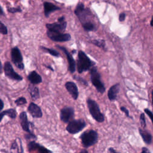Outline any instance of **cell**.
Wrapping results in <instances>:
<instances>
[{
    "mask_svg": "<svg viewBox=\"0 0 153 153\" xmlns=\"http://www.w3.org/2000/svg\"><path fill=\"white\" fill-rule=\"evenodd\" d=\"M94 64L95 63L92 62L84 51L81 50L78 51L76 66L79 74H81L83 72L88 71L93 66Z\"/></svg>",
    "mask_w": 153,
    "mask_h": 153,
    "instance_id": "6da1fadb",
    "label": "cell"
},
{
    "mask_svg": "<svg viewBox=\"0 0 153 153\" xmlns=\"http://www.w3.org/2000/svg\"><path fill=\"white\" fill-rule=\"evenodd\" d=\"M87 103L89 112L92 117L97 122L102 123L105 120V117L103 114L100 112L99 106L97 102L91 99L87 100Z\"/></svg>",
    "mask_w": 153,
    "mask_h": 153,
    "instance_id": "7a4b0ae2",
    "label": "cell"
},
{
    "mask_svg": "<svg viewBox=\"0 0 153 153\" xmlns=\"http://www.w3.org/2000/svg\"><path fill=\"white\" fill-rule=\"evenodd\" d=\"M80 139L84 147L88 148L97 143L98 134L95 130H89L82 133L80 136Z\"/></svg>",
    "mask_w": 153,
    "mask_h": 153,
    "instance_id": "3957f363",
    "label": "cell"
},
{
    "mask_svg": "<svg viewBox=\"0 0 153 153\" xmlns=\"http://www.w3.org/2000/svg\"><path fill=\"white\" fill-rule=\"evenodd\" d=\"M90 79L93 85L98 92L103 93L105 91V87L100 79V75L97 71L96 67L93 66L90 69Z\"/></svg>",
    "mask_w": 153,
    "mask_h": 153,
    "instance_id": "277c9868",
    "label": "cell"
},
{
    "mask_svg": "<svg viewBox=\"0 0 153 153\" xmlns=\"http://www.w3.org/2000/svg\"><path fill=\"white\" fill-rule=\"evenodd\" d=\"M86 126V123L82 119L71 120L66 126V130L71 134H76L84 129Z\"/></svg>",
    "mask_w": 153,
    "mask_h": 153,
    "instance_id": "5b68a950",
    "label": "cell"
},
{
    "mask_svg": "<svg viewBox=\"0 0 153 153\" xmlns=\"http://www.w3.org/2000/svg\"><path fill=\"white\" fill-rule=\"evenodd\" d=\"M11 60L13 63L16 65V66L19 69L23 70L25 68V65L23 62L22 55L17 47H14L11 49Z\"/></svg>",
    "mask_w": 153,
    "mask_h": 153,
    "instance_id": "8992f818",
    "label": "cell"
},
{
    "mask_svg": "<svg viewBox=\"0 0 153 153\" xmlns=\"http://www.w3.org/2000/svg\"><path fill=\"white\" fill-rule=\"evenodd\" d=\"M48 37L56 42H66L71 40V36L69 33H63L60 32H55L48 30L47 32Z\"/></svg>",
    "mask_w": 153,
    "mask_h": 153,
    "instance_id": "52a82bcc",
    "label": "cell"
},
{
    "mask_svg": "<svg viewBox=\"0 0 153 153\" xmlns=\"http://www.w3.org/2000/svg\"><path fill=\"white\" fill-rule=\"evenodd\" d=\"M4 71L5 76L11 79L18 81H20L23 79V78L14 71L12 65L9 62H5L4 66Z\"/></svg>",
    "mask_w": 153,
    "mask_h": 153,
    "instance_id": "ba28073f",
    "label": "cell"
},
{
    "mask_svg": "<svg viewBox=\"0 0 153 153\" xmlns=\"http://www.w3.org/2000/svg\"><path fill=\"white\" fill-rule=\"evenodd\" d=\"M74 117V109L70 106H65L60 110V120L65 123H69Z\"/></svg>",
    "mask_w": 153,
    "mask_h": 153,
    "instance_id": "9c48e42d",
    "label": "cell"
},
{
    "mask_svg": "<svg viewBox=\"0 0 153 153\" xmlns=\"http://www.w3.org/2000/svg\"><path fill=\"white\" fill-rule=\"evenodd\" d=\"M57 47H58L60 50H61L66 55L68 62V64H69V68L68 69L69 71L71 72V73H74L75 71V60L74 59L72 56L71 55V54L66 49V48L60 46V45H56Z\"/></svg>",
    "mask_w": 153,
    "mask_h": 153,
    "instance_id": "30bf717a",
    "label": "cell"
},
{
    "mask_svg": "<svg viewBox=\"0 0 153 153\" xmlns=\"http://www.w3.org/2000/svg\"><path fill=\"white\" fill-rule=\"evenodd\" d=\"M66 25H67V23L65 20L63 22L58 21L57 23H47L46 25V27L49 30L62 32L66 29Z\"/></svg>",
    "mask_w": 153,
    "mask_h": 153,
    "instance_id": "8fae6325",
    "label": "cell"
},
{
    "mask_svg": "<svg viewBox=\"0 0 153 153\" xmlns=\"http://www.w3.org/2000/svg\"><path fill=\"white\" fill-rule=\"evenodd\" d=\"M66 90L68 91L70 93V94L72 96L73 99L74 100H76L78 99L79 93L78 90L76 85L74 82L71 81H68L65 83V85Z\"/></svg>",
    "mask_w": 153,
    "mask_h": 153,
    "instance_id": "7c38bea8",
    "label": "cell"
},
{
    "mask_svg": "<svg viewBox=\"0 0 153 153\" xmlns=\"http://www.w3.org/2000/svg\"><path fill=\"white\" fill-rule=\"evenodd\" d=\"M28 111L34 118H41L42 116V112L40 107L33 102L29 104Z\"/></svg>",
    "mask_w": 153,
    "mask_h": 153,
    "instance_id": "4fadbf2b",
    "label": "cell"
},
{
    "mask_svg": "<svg viewBox=\"0 0 153 153\" xmlns=\"http://www.w3.org/2000/svg\"><path fill=\"white\" fill-rule=\"evenodd\" d=\"M28 148L29 151H36L38 152L41 153H46V152H51V151L47 149V148H44V146L40 145L39 144L36 143L35 141H31L28 144Z\"/></svg>",
    "mask_w": 153,
    "mask_h": 153,
    "instance_id": "5bb4252c",
    "label": "cell"
},
{
    "mask_svg": "<svg viewBox=\"0 0 153 153\" xmlns=\"http://www.w3.org/2000/svg\"><path fill=\"white\" fill-rule=\"evenodd\" d=\"M19 118H20V120L21 126H22V128L23 129V130L26 132H28V133H31V131L29 128V124L30 123L29 122V121H28L27 114H26V112H22L20 114Z\"/></svg>",
    "mask_w": 153,
    "mask_h": 153,
    "instance_id": "9a60e30c",
    "label": "cell"
},
{
    "mask_svg": "<svg viewBox=\"0 0 153 153\" xmlns=\"http://www.w3.org/2000/svg\"><path fill=\"white\" fill-rule=\"evenodd\" d=\"M120 88L119 83L115 84L110 87L108 92V96L111 101L116 100L117 97V94L120 91Z\"/></svg>",
    "mask_w": 153,
    "mask_h": 153,
    "instance_id": "2e32d148",
    "label": "cell"
},
{
    "mask_svg": "<svg viewBox=\"0 0 153 153\" xmlns=\"http://www.w3.org/2000/svg\"><path fill=\"white\" fill-rule=\"evenodd\" d=\"M44 14L45 16L48 17L51 13L53 11L60 10V8L52 3L48 2H45L44 3Z\"/></svg>",
    "mask_w": 153,
    "mask_h": 153,
    "instance_id": "e0dca14e",
    "label": "cell"
},
{
    "mask_svg": "<svg viewBox=\"0 0 153 153\" xmlns=\"http://www.w3.org/2000/svg\"><path fill=\"white\" fill-rule=\"evenodd\" d=\"M27 78L32 84H37L42 82L41 76L35 71H32L29 74Z\"/></svg>",
    "mask_w": 153,
    "mask_h": 153,
    "instance_id": "ac0fdd59",
    "label": "cell"
},
{
    "mask_svg": "<svg viewBox=\"0 0 153 153\" xmlns=\"http://www.w3.org/2000/svg\"><path fill=\"white\" fill-rule=\"evenodd\" d=\"M139 131L144 142L148 145L151 144L152 142V135L148 131L142 128H139Z\"/></svg>",
    "mask_w": 153,
    "mask_h": 153,
    "instance_id": "d6986e66",
    "label": "cell"
},
{
    "mask_svg": "<svg viewBox=\"0 0 153 153\" xmlns=\"http://www.w3.org/2000/svg\"><path fill=\"white\" fill-rule=\"evenodd\" d=\"M28 91L33 100H36L39 98V89L37 87L33 85H29L28 87Z\"/></svg>",
    "mask_w": 153,
    "mask_h": 153,
    "instance_id": "ffe728a7",
    "label": "cell"
},
{
    "mask_svg": "<svg viewBox=\"0 0 153 153\" xmlns=\"http://www.w3.org/2000/svg\"><path fill=\"white\" fill-rule=\"evenodd\" d=\"M5 115H7L10 118L14 119L17 116V112L14 109H12V108L2 111L1 113H0V122L1 121V120H2V118Z\"/></svg>",
    "mask_w": 153,
    "mask_h": 153,
    "instance_id": "44dd1931",
    "label": "cell"
},
{
    "mask_svg": "<svg viewBox=\"0 0 153 153\" xmlns=\"http://www.w3.org/2000/svg\"><path fill=\"white\" fill-rule=\"evenodd\" d=\"M92 44L95 45L96 46L103 48V50H105V42L103 39H94L91 41Z\"/></svg>",
    "mask_w": 153,
    "mask_h": 153,
    "instance_id": "7402d4cb",
    "label": "cell"
},
{
    "mask_svg": "<svg viewBox=\"0 0 153 153\" xmlns=\"http://www.w3.org/2000/svg\"><path fill=\"white\" fill-rule=\"evenodd\" d=\"M82 25L85 31H93L95 29V26L91 22L85 23Z\"/></svg>",
    "mask_w": 153,
    "mask_h": 153,
    "instance_id": "603a6c76",
    "label": "cell"
},
{
    "mask_svg": "<svg viewBox=\"0 0 153 153\" xmlns=\"http://www.w3.org/2000/svg\"><path fill=\"white\" fill-rule=\"evenodd\" d=\"M41 49H42L44 51H47L48 53H49L50 54H51V56H54V57H59L60 56V54L59 53L56 51L55 50H53V49H51V48H48L47 47H41Z\"/></svg>",
    "mask_w": 153,
    "mask_h": 153,
    "instance_id": "cb8c5ba5",
    "label": "cell"
},
{
    "mask_svg": "<svg viewBox=\"0 0 153 153\" xmlns=\"http://www.w3.org/2000/svg\"><path fill=\"white\" fill-rule=\"evenodd\" d=\"M27 103L25 97H21L18 98L17 100H15V103L17 105V106H20V105H25Z\"/></svg>",
    "mask_w": 153,
    "mask_h": 153,
    "instance_id": "d4e9b609",
    "label": "cell"
},
{
    "mask_svg": "<svg viewBox=\"0 0 153 153\" xmlns=\"http://www.w3.org/2000/svg\"><path fill=\"white\" fill-rule=\"evenodd\" d=\"M8 30L7 27L0 21V33L3 34V35H6L7 34Z\"/></svg>",
    "mask_w": 153,
    "mask_h": 153,
    "instance_id": "484cf974",
    "label": "cell"
},
{
    "mask_svg": "<svg viewBox=\"0 0 153 153\" xmlns=\"http://www.w3.org/2000/svg\"><path fill=\"white\" fill-rule=\"evenodd\" d=\"M140 121L141 126L143 128H145L146 127V121H145V116L143 113H142L140 115Z\"/></svg>",
    "mask_w": 153,
    "mask_h": 153,
    "instance_id": "4316f807",
    "label": "cell"
},
{
    "mask_svg": "<svg viewBox=\"0 0 153 153\" xmlns=\"http://www.w3.org/2000/svg\"><path fill=\"white\" fill-rule=\"evenodd\" d=\"M74 78H75L76 81H78L80 83H81L82 85H85V86H87V85H88L87 82L85 79H84L83 78H81V77H79V76H74Z\"/></svg>",
    "mask_w": 153,
    "mask_h": 153,
    "instance_id": "83f0119b",
    "label": "cell"
},
{
    "mask_svg": "<svg viewBox=\"0 0 153 153\" xmlns=\"http://www.w3.org/2000/svg\"><path fill=\"white\" fill-rule=\"evenodd\" d=\"M144 111H145V112L148 115V116L151 119V121L152 123V124H153V113L149 109H148L147 108H145L144 109Z\"/></svg>",
    "mask_w": 153,
    "mask_h": 153,
    "instance_id": "f1b7e54d",
    "label": "cell"
},
{
    "mask_svg": "<svg viewBox=\"0 0 153 153\" xmlns=\"http://www.w3.org/2000/svg\"><path fill=\"white\" fill-rule=\"evenodd\" d=\"M8 11L12 13H17V12H20L22 10L21 9L18 7V8H8Z\"/></svg>",
    "mask_w": 153,
    "mask_h": 153,
    "instance_id": "f546056e",
    "label": "cell"
},
{
    "mask_svg": "<svg viewBox=\"0 0 153 153\" xmlns=\"http://www.w3.org/2000/svg\"><path fill=\"white\" fill-rule=\"evenodd\" d=\"M120 109H121V111L124 112V114H126V115L127 117H130V115H129V111H128V110H127V109L126 108H125L124 106H121V107H120Z\"/></svg>",
    "mask_w": 153,
    "mask_h": 153,
    "instance_id": "4dcf8cb0",
    "label": "cell"
},
{
    "mask_svg": "<svg viewBox=\"0 0 153 153\" xmlns=\"http://www.w3.org/2000/svg\"><path fill=\"white\" fill-rule=\"evenodd\" d=\"M26 139H36V136L32 133H29L28 134H26L25 136Z\"/></svg>",
    "mask_w": 153,
    "mask_h": 153,
    "instance_id": "1f68e13d",
    "label": "cell"
},
{
    "mask_svg": "<svg viewBox=\"0 0 153 153\" xmlns=\"http://www.w3.org/2000/svg\"><path fill=\"white\" fill-rule=\"evenodd\" d=\"M126 17V14L124 13H121L119 16V20L120 22H123L124 20Z\"/></svg>",
    "mask_w": 153,
    "mask_h": 153,
    "instance_id": "d6a6232c",
    "label": "cell"
},
{
    "mask_svg": "<svg viewBox=\"0 0 153 153\" xmlns=\"http://www.w3.org/2000/svg\"><path fill=\"white\" fill-rule=\"evenodd\" d=\"M4 102H3V101L0 99V111L2 110V109L4 108Z\"/></svg>",
    "mask_w": 153,
    "mask_h": 153,
    "instance_id": "836d02e7",
    "label": "cell"
},
{
    "mask_svg": "<svg viewBox=\"0 0 153 153\" xmlns=\"http://www.w3.org/2000/svg\"><path fill=\"white\" fill-rule=\"evenodd\" d=\"M150 151L146 148V147H143L142 149V153H145V152H149Z\"/></svg>",
    "mask_w": 153,
    "mask_h": 153,
    "instance_id": "e575fe53",
    "label": "cell"
},
{
    "mask_svg": "<svg viewBox=\"0 0 153 153\" xmlns=\"http://www.w3.org/2000/svg\"><path fill=\"white\" fill-rule=\"evenodd\" d=\"M108 151L110 152H116V151L114 149H113L112 148H109L108 149Z\"/></svg>",
    "mask_w": 153,
    "mask_h": 153,
    "instance_id": "d590c367",
    "label": "cell"
},
{
    "mask_svg": "<svg viewBox=\"0 0 153 153\" xmlns=\"http://www.w3.org/2000/svg\"><path fill=\"white\" fill-rule=\"evenodd\" d=\"M64 20H65V17L63 16H62V17H61L58 19V21H59V22H63Z\"/></svg>",
    "mask_w": 153,
    "mask_h": 153,
    "instance_id": "8d00e7d4",
    "label": "cell"
},
{
    "mask_svg": "<svg viewBox=\"0 0 153 153\" xmlns=\"http://www.w3.org/2000/svg\"><path fill=\"white\" fill-rule=\"evenodd\" d=\"M2 66L1 62L0 61V74L2 73Z\"/></svg>",
    "mask_w": 153,
    "mask_h": 153,
    "instance_id": "74e56055",
    "label": "cell"
},
{
    "mask_svg": "<svg viewBox=\"0 0 153 153\" xmlns=\"http://www.w3.org/2000/svg\"><path fill=\"white\" fill-rule=\"evenodd\" d=\"M2 14H4V12H3V10L2 9L1 7L0 6V15H2Z\"/></svg>",
    "mask_w": 153,
    "mask_h": 153,
    "instance_id": "f35d334b",
    "label": "cell"
},
{
    "mask_svg": "<svg viewBox=\"0 0 153 153\" xmlns=\"http://www.w3.org/2000/svg\"><path fill=\"white\" fill-rule=\"evenodd\" d=\"M80 152H85V153H87L88 152V151H87V150H85V149H82V150H81V151H80Z\"/></svg>",
    "mask_w": 153,
    "mask_h": 153,
    "instance_id": "ab89813d",
    "label": "cell"
},
{
    "mask_svg": "<svg viewBox=\"0 0 153 153\" xmlns=\"http://www.w3.org/2000/svg\"><path fill=\"white\" fill-rule=\"evenodd\" d=\"M150 24H151V25L152 26H153V17H152V19H151V22H150Z\"/></svg>",
    "mask_w": 153,
    "mask_h": 153,
    "instance_id": "60d3db41",
    "label": "cell"
},
{
    "mask_svg": "<svg viewBox=\"0 0 153 153\" xmlns=\"http://www.w3.org/2000/svg\"><path fill=\"white\" fill-rule=\"evenodd\" d=\"M47 68H49V69H50L51 71H53V69L51 67V66H45Z\"/></svg>",
    "mask_w": 153,
    "mask_h": 153,
    "instance_id": "b9f144b4",
    "label": "cell"
},
{
    "mask_svg": "<svg viewBox=\"0 0 153 153\" xmlns=\"http://www.w3.org/2000/svg\"><path fill=\"white\" fill-rule=\"evenodd\" d=\"M151 94H152V104H153V90L151 91Z\"/></svg>",
    "mask_w": 153,
    "mask_h": 153,
    "instance_id": "7bdbcfd3",
    "label": "cell"
}]
</instances>
